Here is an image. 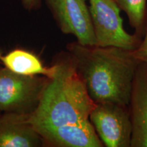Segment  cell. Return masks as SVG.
I'll list each match as a JSON object with an SVG mask.
<instances>
[{
  "label": "cell",
  "mask_w": 147,
  "mask_h": 147,
  "mask_svg": "<svg viewBox=\"0 0 147 147\" xmlns=\"http://www.w3.org/2000/svg\"><path fill=\"white\" fill-rule=\"evenodd\" d=\"M77 71L95 104L113 102L128 106L133 82L140 62L132 51L117 47L67 46Z\"/></svg>",
  "instance_id": "obj_1"
},
{
  "label": "cell",
  "mask_w": 147,
  "mask_h": 147,
  "mask_svg": "<svg viewBox=\"0 0 147 147\" xmlns=\"http://www.w3.org/2000/svg\"><path fill=\"white\" fill-rule=\"evenodd\" d=\"M57 65V74L48 78L38 105L25 115L27 123L40 135L59 127L90 121L95 105L70 53L61 55Z\"/></svg>",
  "instance_id": "obj_2"
},
{
  "label": "cell",
  "mask_w": 147,
  "mask_h": 147,
  "mask_svg": "<svg viewBox=\"0 0 147 147\" xmlns=\"http://www.w3.org/2000/svg\"><path fill=\"white\" fill-rule=\"evenodd\" d=\"M97 40L100 47H117L134 50L142 38L127 32L123 27L118 5L115 0H88Z\"/></svg>",
  "instance_id": "obj_3"
},
{
  "label": "cell",
  "mask_w": 147,
  "mask_h": 147,
  "mask_svg": "<svg viewBox=\"0 0 147 147\" xmlns=\"http://www.w3.org/2000/svg\"><path fill=\"white\" fill-rule=\"evenodd\" d=\"M47 80L18 74L5 67L0 68V110L29 114L31 108L38 105Z\"/></svg>",
  "instance_id": "obj_4"
},
{
  "label": "cell",
  "mask_w": 147,
  "mask_h": 147,
  "mask_svg": "<svg viewBox=\"0 0 147 147\" xmlns=\"http://www.w3.org/2000/svg\"><path fill=\"white\" fill-rule=\"evenodd\" d=\"M89 120L106 147H131L132 123L128 106L97 103Z\"/></svg>",
  "instance_id": "obj_5"
},
{
  "label": "cell",
  "mask_w": 147,
  "mask_h": 147,
  "mask_svg": "<svg viewBox=\"0 0 147 147\" xmlns=\"http://www.w3.org/2000/svg\"><path fill=\"white\" fill-rule=\"evenodd\" d=\"M62 32L82 45H97L88 0H45Z\"/></svg>",
  "instance_id": "obj_6"
},
{
  "label": "cell",
  "mask_w": 147,
  "mask_h": 147,
  "mask_svg": "<svg viewBox=\"0 0 147 147\" xmlns=\"http://www.w3.org/2000/svg\"><path fill=\"white\" fill-rule=\"evenodd\" d=\"M131 147H147V63L140 62L133 82L129 104Z\"/></svg>",
  "instance_id": "obj_7"
},
{
  "label": "cell",
  "mask_w": 147,
  "mask_h": 147,
  "mask_svg": "<svg viewBox=\"0 0 147 147\" xmlns=\"http://www.w3.org/2000/svg\"><path fill=\"white\" fill-rule=\"evenodd\" d=\"M45 142L25 115L8 113L0 119V147H37Z\"/></svg>",
  "instance_id": "obj_8"
},
{
  "label": "cell",
  "mask_w": 147,
  "mask_h": 147,
  "mask_svg": "<svg viewBox=\"0 0 147 147\" xmlns=\"http://www.w3.org/2000/svg\"><path fill=\"white\" fill-rule=\"evenodd\" d=\"M45 142L59 147H104L91 121L68 125L41 134Z\"/></svg>",
  "instance_id": "obj_9"
},
{
  "label": "cell",
  "mask_w": 147,
  "mask_h": 147,
  "mask_svg": "<svg viewBox=\"0 0 147 147\" xmlns=\"http://www.w3.org/2000/svg\"><path fill=\"white\" fill-rule=\"evenodd\" d=\"M0 61L5 68L23 76L42 75L47 78H52L57 71V63L51 67H45L38 57L22 49H15L4 56L0 55Z\"/></svg>",
  "instance_id": "obj_10"
},
{
  "label": "cell",
  "mask_w": 147,
  "mask_h": 147,
  "mask_svg": "<svg viewBox=\"0 0 147 147\" xmlns=\"http://www.w3.org/2000/svg\"><path fill=\"white\" fill-rule=\"evenodd\" d=\"M121 10L127 16L129 23L136 35L142 38L145 33L147 16V0H115Z\"/></svg>",
  "instance_id": "obj_11"
},
{
  "label": "cell",
  "mask_w": 147,
  "mask_h": 147,
  "mask_svg": "<svg viewBox=\"0 0 147 147\" xmlns=\"http://www.w3.org/2000/svg\"><path fill=\"white\" fill-rule=\"evenodd\" d=\"M134 56L140 62L147 63V16L146 29L144 36L142 37L140 44L136 49L132 51Z\"/></svg>",
  "instance_id": "obj_12"
},
{
  "label": "cell",
  "mask_w": 147,
  "mask_h": 147,
  "mask_svg": "<svg viewBox=\"0 0 147 147\" xmlns=\"http://www.w3.org/2000/svg\"><path fill=\"white\" fill-rule=\"evenodd\" d=\"M21 2L25 9L32 10L39 7L41 0H21Z\"/></svg>",
  "instance_id": "obj_13"
}]
</instances>
